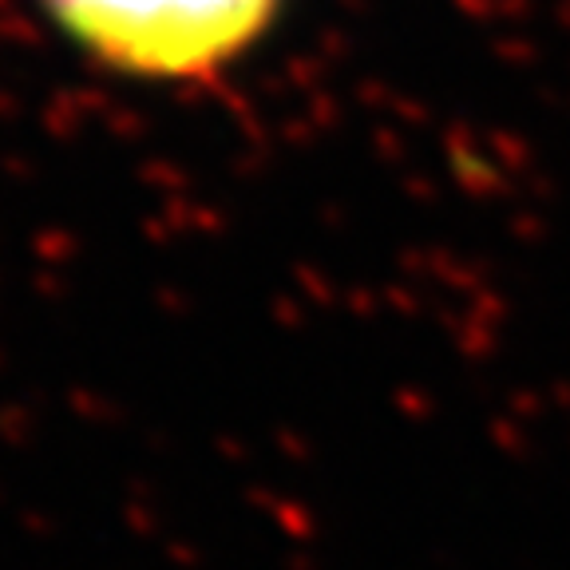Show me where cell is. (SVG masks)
Segmentation results:
<instances>
[{
	"label": "cell",
	"mask_w": 570,
	"mask_h": 570,
	"mask_svg": "<svg viewBox=\"0 0 570 570\" xmlns=\"http://www.w3.org/2000/svg\"><path fill=\"white\" fill-rule=\"evenodd\" d=\"M52 24L104 68L190 83L238 63L274 28L282 0H40Z\"/></svg>",
	"instance_id": "cell-1"
}]
</instances>
